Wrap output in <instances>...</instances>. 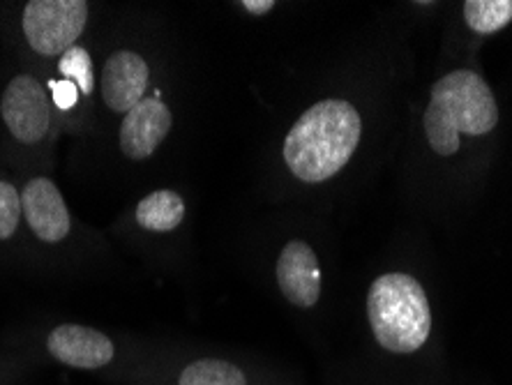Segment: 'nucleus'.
<instances>
[{
	"label": "nucleus",
	"mask_w": 512,
	"mask_h": 385,
	"mask_svg": "<svg viewBox=\"0 0 512 385\" xmlns=\"http://www.w3.org/2000/svg\"><path fill=\"white\" fill-rule=\"evenodd\" d=\"M275 279L286 303L312 309L321 298V263L305 240H291L282 247L275 263Z\"/></svg>",
	"instance_id": "11"
},
{
	"label": "nucleus",
	"mask_w": 512,
	"mask_h": 385,
	"mask_svg": "<svg viewBox=\"0 0 512 385\" xmlns=\"http://www.w3.org/2000/svg\"><path fill=\"white\" fill-rule=\"evenodd\" d=\"M360 137L363 118L349 100H321L312 104L286 132L284 164L300 183H326L349 164Z\"/></svg>",
	"instance_id": "1"
},
{
	"label": "nucleus",
	"mask_w": 512,
	"mask_h": 385,
	"mask_svg": "<svg viewBox=\"0 0 512 385\" xmlns=\"http://www.w3.org/2000/svg\"><path fill=\"white\" fill-rule=\"evenodd\" d=\"M24 222L42 245H60L72 236V213L49 176H33L21 187Z\"/></svg>",
	"instance_id": "9"
},
{
	"label": "nucleus",
	"mask_w": 512,
	"mask_h": 385,
	"mask_svg": "<svg viewBox=\"0 0 512 385\" xmlns=\"http://www.w3.org/2000/svg\"><path fill=\"white\" fill-rule=\"evenodd\" d=\"M176 385H250V379L236 362L224 358H199L180 369Z\"/></svg>",
	"instance_id": "13"
},
{
	"label": "nucleus",
	"mask_w": 512,
	"mask_h": 385,
	"mask_svg": "<svg viewBox=\"0 0 512 385\" xmlns=\"http://www.w3.org/2000/svg\"><path fill=\"white\" fill-rule=\"evenodd\" d=\"M134 220L148 233H171L185 220V199L173 190H155L134 208Z\"/></svg>",
	"instance_id": "12"
},
{
	"label": "nucleus",
	"mask_w": 512,
	"mask_h": 385,
	"mask_svg": "<svg viewBox=\"0 0 512 385\" xmlns=\"http://www.w3.org/2000/svg\"><path fill=\"white\" fill-rule=\"evenodd\" d=\"M97 81L100 79L95 77L93 56L81 44L56 60V74L47 86L51 100H54L56 116L67 130L86 120L90 109H93Z\"/></svg>",
	"instance_id": "7"
},
{
	"label": "nucleus",
	"mask_w": 512,
	"mask_h": 385,
	"mask_svg": "<svg viewBox=\"0 0 512 385\" xmlns=\"http://www.w3.org/2000/svg\"><path fill=\"white\" fill-rule=\"evenodd\" d=\"M499 123V104L480 74L455 70L432 86L423 116L429 146L436 155L450 157L459 150V134L483 137Z\"/></svg>",
	"instance_id": "2"
},
{
	"label": "nucleus",
	"mask_w": 512,
	"mask_h": 385,
	"mask_svg": "<svg viewBox=\"0 0 512 385\" xmlns=\"http://www.w3.org/2000/svg\"><path fill=\"white\" fill-rule=\"evenodd\" d=\"M464 19L473 33L492 35L512 21V0H466Z\"/></svg>",
	"instance_id": "14"
},
{
	"label": "nucleus",
	"mask_w": 512,
	"mask_h": 385,
	"mask_svg": "<svg viewBox=\"0 0 512 385\" xmlns=\"http://www.w3.org/2000/svg\"><path fill=\"white\" fill-rule=\"evenodd\" d=\"M240 7H243L245 12L261 17V14L273 12L275 10V3H273V0H243V3H240Z\"/></svg>",
	"instance_id": "16"
},
{
	"label": "nucleus",
	"mask_w": 512,
	"mask_h": 385,
	"mask_svg": "<svg viewBox=\"0 0 512 385\" xmlns=\"http://www.w3.org/2000/svg\"><path fill=\"white\" fill-rule=\"evenodd\" d=\"M367 321L381 349L409 356L423 349L432 332V307L416 277L386 273L367 291Z\"/></svg>",
	"instance_id": "3"
},
{
	"label": "nucleus",
	"mask_w": 512,
	"mask_h": 385,
	"mask_svg": "<svg viewBox=\"0 0 512 385\" xmlns=\"http://www.w3.org/2000/svg\"><path fill=\"white\" fill-rule=\"evenodd\" d=\"M173 125V113L160 95H148L118 127V148L132 162H146L167 141Z\"/></svg>",
	"instance_id": "10"
},
{
	"label": "nucleus",
	"mask_w": 512,
	"mask_h": 385,
	"mask_svg": "<svg viewBox=\"0 0 512 385\" xmlns=\"http://www.w3.org/2000/svg\"><path fill=\"white\" fill-rule=\"evenodd\" d=\"M44 351L56 365L77 372H109L123 360L114 337L84 323H58L44 337Z\"/></svg>",
	"instance_id": "6"
},
{
	"label": "nucleus",
	"mask_w": 512,
	"mask_h": 385,
	"mask_svg": "<svg viewBox=\"0 0 512 385\" xmlns=\"http://www.w3.org/2000/svg\"><path fill=\"white\" fill-rule=\"evenodd\" d=\"M150 86V65L139 51L116 49L104 60L100 81V100L109 113L125 116L141 100L148 97Z\"/></svg>",
	"instance_id": "8"
},
{
	"label": "nucleus",
	"mask_w": 512,
	"mask_h": 385,
	"mask_svg": "<svg viewBox=\"0 0 512 385\" xmlns=\"http://www.w3.org/2000/svg\"><path fill=\"white\" fill-rule=\"evenodd\" d=\"M0 118L10 137L26 148H35L56 137L58 116L47 81L30 72L14 74L0 93Z\"/></svg>",
	"instance_id": "4"
},
{
	"label": "nucleus",
	"mask_w": 512,
	"mask_h": 385,
	"mask_svg": "<svg viewBox=\"0 0 512 385\" xmlns=\"http://www.w3.org/2000/svg\"><path fill=\"white\" fill-rule=\"evenodd\" d=\"M88 19L90 3L86 0H30L21 12V33L33 54L58 60L77 47Z\"/></svg>",
	"instance_id": "5"
},
{
	"label": "nucleus",
	"mask_w": 512,
	"mask_h": 385,
	"mask_svg": "<svg viewBox=\"0 0 512 385\" xmlns=\"http://www.w3.org/2000/svg\"><path fill=\"white\" fill-rule=\"evenodd\" d=\"M21 220H24L21 190L10 180L0 178V240H10L19 231Z\"/></svg>",
	"instance_id": "15"
}]
</instances>
